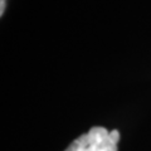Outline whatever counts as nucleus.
<instances>
[{"label":"nucleus","mask_w":151,"mask_h":151,"mask_svg":"<svg viewBox=\"0 0 151 151\" xmlns=\"http://www.w3.org/2000/svg\"><path fill=\"white\" fill-rule=\"evenodd\" d=\"M4 6H5L4 5V0H1V14L4 13Z\"/></svg>","instance_id":"obj_2"},{"label":"nucleus","mask_w":151,"mask_h":151,"mask_svg":"<svg viewBox=\"0 0 151 151\" xmlns=\"http://www.w3.org/2000/svg\"><path fill=\"white\" fill-rule=\"evenodd\" d=\"M120 141V131L106 127L93 126L86 134L81 135L64 151H117Z\"/></svg>","instance_id":"obj_1"}]
</instances>
